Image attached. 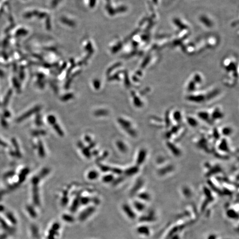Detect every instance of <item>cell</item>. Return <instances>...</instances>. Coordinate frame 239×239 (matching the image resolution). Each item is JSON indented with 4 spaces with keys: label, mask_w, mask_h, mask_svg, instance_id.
I'll list each match as a JSON object with an SVG mask.
<instances>
[{
    "label": "cell",
    "mask_w": 239,
    "mask_h": 239,
    "mask_svg": "<svg viewBox=\"0 0 239 239\" xmlns=\"http://www.w3.org/2000/svg\"><path fill=\"white\" fill-rule=\"evenodd\" d=\"M118 122L121 125L122 127L127 132L129 135L133 137L137 136V131L133 127L132 122L123 118H118Z\"/></svg>",
    "instance_id": "obj_1"
},
{
    "label": "cell",
    "mask_w": 239,
    "mask_h": 239,
    "mask_svg": "<svg viewBox=\"0 0 239 239\" xmlns=\"http://www.w3.org/2000/svg\"><path fill=\"white\" fill-rule=\"evenodd\" d=\"M148 154L147 150L145 148H141L139 150L136 158V165L139 167V166L142 165L146 161Z\"/></svg>",
    "instance_id": "obj_2"
},
{
    "label": "cell",
    "mask_w": 239,
    "mask_h": 239,
    "mask_svg": "<svg viewBox=\"0 0 239 239\" xmlns=\"http://www.w3.org/2000/svg\"><path fill=\"white\" fill-rule=\"evenodd\" d=\"M40 110V106H37V107H34L32 109L29 110L28 111L26 112L25 114L22 115L20 117L17 119V121L19 122L22 121L23 120H25V118H28L30 117L31 116H32L33 114H36L37 112H38L39 110Z\"/></svg>",
    "instance_id": "obj_3"
},
{
    "label": "cell",
    "mask_w": 239,
    "mask_h": 239,
    "mask_svg": "<svg viewBox=\"0 0 239 239\" xmlns=\"http://www.w3.org/2000/svg\"><path fill=\"white\" fill-rule=\"evenodd\" d=\"M95 208L94 207H90L89 208H88L87 209L82 211V213L79 215V219L82 221L85 220L86 218L93 214Z\"/></svg>",
    "instance_id": "obj_4"
},
{
    "label": "cell",
    "mask_w": 239,
    "mask_h": 239,
    "mask_svg": "<svg viewBox=\"0 0 239 239\" xmlns=\"http://www.w3.org/2000/svg\"><path fill=\"white\" fill-rule=\"evenodd\" d=\"M224 116V115L222 112V111H220L218 109L212 112V114L211 115V118L212 121H215L222 119Z\"/></svg>",
    "instance_id": "obj_5"
},
{
    "label": "cell",
    "mask_w": 239,
    "mask_h": 239,
    "mask_svg": "<svg viewBox=\"0 0 239 239\" xmlns=\"http://www.w3.org/2000/svg\"><path fill=\"white\" fill-rule=\"evenodd\" d=\"M116 146L118 147V150L123 154H126L128 152L129 150V148L127 146V145L123 141H120V140H118L116 141Z\"/></svg>",
    "instance_id": "obj_6"
},
{
    "label": "cell",
    "mask_w": 239,
    "mask_h": 239,
    "mask_svg": "<svg viewBox=\"0 0 239 239\" xmlns=\"http://www.w3.org/2000/svg\"><path fill=\"white\" fill-rule=\"evenodd\" d=\"M167 147L169 150H171L172 153L175 154V156L178 157L180 156L179 154H181V150L178 147L176 146L174 143H171L170 142L167 143Z\"/></svg>",
    "instance_id": "obj_7"
},
{
    "label": "cell",
    "mask_w": 239,
    "mask_h": 239,
    "mask_svg": "<svg viewBox=\"0 0 239 239\" xmlns=\"http://www.w3.org/2000/svg\"><path fill=\"white\" fill-rule=\"evenodd\" d=\"M139 171V167L136 165L126 169L124 172V173L127 176H132L137 174Z\"/></svg>",
    "instance_id": "obj_8"
},
{
    "label": "cell",
    "mask_w": 239,
    "mask_h": 239,
    "mask_svg": "<svg viewBox=\"0 0 239 239\" xmlns=\"http://www.w3.org/2000/svg\"><path fill=\"white\" fill-rule=\"evenodd\" d=\"M198 116L200 119L205 121L209 122L211 120V115L209 114V113L207 111H200L198 113Z\"/></svg>",
    "instance_id": "obj_9"
},
{
    "label": "cell",
    "mask_w": 239,
    "mask_h": 239,
    "mask_svg": "<svg viewBox=\"0 0 239 239\" xmlns=\"http://www.w3.org/2000/svg\"><path fill=\"white\" fill-rule=\"evenodd\" d=\"M173 118L175 121L179 122L182 120V112L180 111H175L173 114Z\"/></svg>",
    "instance_id": "obj_10"
},
{
    "label": "cell",
    "mask_w": 239,
    "mask_h": 239,
    "mask_svg": "<svg viewBox=\"0 0 239 239\" xmlns=\"http://www.w3.org/2000/svg\"><path fill=\"white\" fill-rule=\"evenodd\" d=\"M187 122L188 125L193 127H196L198 125V121L196 120L195 118L192 117H188L187 118Z\"/></svg>",
    "instance_id": "obj_11"
},
{
    "label": "cell",
    "mask_w": 239,
    "mask_h": 239,
    "mask_svg": "<svg viewBox=\"0 0 239 239\" xmlns=\"http://www.w3.org/2000/svg\"><path fill=\"white\" fill-rule=\"evenodd\" d=\"M222 134L225 136H229L231 135L232 133V129L230 127L225 126V127L222 129Z\"/></svg>",
    "instance_id": "obj_12"
},
{
    "label": "cell",
    "mask_w": 239,
    "mask_h": 239,
    "mask_svg": "<svg viewBox=\"0 0 239 239\" xmlns=\"http://www.w3.org/2000/svg\"><path fill=\"white\" fill-rule=\"evenodd\" d=\"M38 153H39V156L40 157H44L45 156V151H44V146L40 141L38 142Z\"/></svg>",
    "instance_id": "obj_13"
},
{
    "label": "cell",
    "mask_w": 239,
    "mask_h": 239,
    "mask_svg": "<svg viewBox=\"0 0 239 239\" xmlns=\"http://www.w3.org/2000/svg\"><path fill=\"white\" fill-rule=\"evenodd\" d=\"M98 177H99V173L95 171H91L88 174V178L91 180L95 179L98 178Z\"/></svg>",
    "instance_id": "obj_14"
},
{
    "label": "cell",
    "mask_w": 239,
    "mask_h": 239,
    "mask_svg": "<svg viewBox=\"0 0 239 239\" xmlns=\"http://www.w3.org/2000/svg\"><path fill=\"white\" fill-rule=\"evenodd\" d=\"M41 179H42V178L39 175H37V176H34V177H33V178L31 180L33 186H38L40 181L41 180Z\"/></svg>",
    "instance_id": "obj_15"
},
{
    "label": "cell",
    "mask_w": 239,
    "mask_h": 239,
    "mask_svg": "<svg viewBox=\"0 0 239 239\" xmlns=\"http://www.w3.org/2000/svg\"><path fill=\"white\" fill-rule=\"evenodd\" d=\"M173 167L171 166H166L164 167V169H162L160 171H159V174L160 173L161 175H166L168 172V171L169 172H171L173 170Z\"/></svg>",
    "instance_id": "obj_16"
},
{
    "label": "cell",
    "mask_w": 239,
    "mask_h": 239,
    "mask_svg": "<svg viewBox=\"0 0 239 239\" xmlns=\"http://www.w3.org/2000/svg\"><path fill=\"white\" fill-rule=\"evenodd\" d=\"M53 126L54 129L55 130V131L57 132L59 136H63L64 135V132L63 131V130L61 129V127L58 125L57 123L54 124Z\"/></svg>",
    "instance_id": "obj_17"
},
{
    "label": "cell",
    "mask_w": 239,
    "mask_h": 239,
    "mask_svg": "<svg viewBox=\"0 0 239 239\" xmlns=\"http://www.w3.org/2000/svg\"><path fill=\"white\" fill-rule=\"evenodd\" d=\"M109 114V111L106 110H99L96 111L94 112V115L97 116H106Z\"/></svg>",
    "instance_id": "obj_18"
},
{
    "label": "cell",
    "mask_w": 239,
    "mask_h": 239,
    "mask_svg": "<svg viewBox=\"0 0 239 239\" xmlns=\"http://www.w3.org/2000/svg\"><path fill=\"white\" fill-rule=\"evenodd\" d=\"M47 121L50 124V125H53L55 123H57L56 122V118L54 116L52 115H49L47 117Z\"/></svg>",
    "instance_id": "obj_19"
},
{
    "label": "cell",
    "mask_w": 239,
    "mask_h": 239,
    "mask_svg": "<svg viewBox=\"0 0 239 239\" xmlns=\"http://www.w3.org/2000/svg\"><path fill=\"white\" fill-rule=\"evenodd\" d=\"M114 179V176L112 175H105L103 178V181L105 183H109L112 182Z\"/></svg>",
    "instance_id": "obj_20"
},
{
    "label": "cell",
    "mask_w": 239,
    "mask_h": 239,
    "mask_svg": "<svg viewBox=\"0 0 239 239\" xmlns=\"http://www.w3.org/2000/svg\"><path fill=\"white\" fill-rule=\"evenodd\" d=\"M82 153L84 154V156L86 158H90V157H91V154H90V152L89 149H88V148H85L84 147H82Z\"/></svg>",
    "instance_id": "obj_21"
},
{
    "label": "cell",
    "mask_w": 239,
    "mask_h": 239,
    "mask_svg": "<svg viewBox=\"0 0 239 239\" xmlns=\"http://www.w3.org/2000/svg\"><path fill=\"white\" fill-rule=\"evenodd\" d=\"M46 132L44 130H37L33 131L32 133L33 135L34 136H38V135H46Z\"/></svg>",
    "instance_id": "obj_22"
},
{
    "label": "cell",
    "mask_w": 239,
    "mask_h": 239,
    "mask_svg": "<svg viewBox=\"0 0 239 239\" xmlns=\"http://www.w3.org/2000/svg\"><path fill=\"white\" fill-rule=\"evenodd\" d=\"M110 171L112 172L115 174H116V175H121L122 173V171L121 169H119V168H111Z\"/></svg>",
    "instance_id": "obj_23"
},
{
    "label": "cell",
    "mask_w": 239,
    "mask_h": 239,
    "mask_svg": "<svg viewBox=\"0 0 239 239\" xmlns=\"http://www.w3.org/2000/svg\"><path fill=\"white\" fill-rule=\"evenodd\" d=\"M100 169L103 172H108L110 171L111 168L106 166H103V165H101L100 166Z\"/></svg>",
    "instance_id": "obj_24"
},
{
    "label": "cell",
    "mask_w": 239,
    "mask_h": 239,
    "mask_svg": "<svg viewBox=\"0 0 239 239\" xmlns=\"http://www.w3.org/2000/svg\"><path fill=\"white\" fill-rule=\"evenodd\" d=\"M223 142L221 143V144H220V146H224V147H223V148H221V150H223V151H228V144H227V142Z\"/></svg>",
    "instance_id": "obj_25"
},
{
    "label": "cell",
    "mask_w": 239,
    "mask_h": 239,
    "mask_svg": "<svg viewBox=\"0 0 239 239\" xmlns=\"http://www.w3.org/2000/svg\"><path fill=\"white\" fill-rule=\"evenodd\" d=\"M90 199L88 198H82L81 199V203L82 204H86L88 202H89Z\"/></svg>",
    "instance_id": "obj_26"
},
{
    "label": "cell",
    "mask_w": 239,
    "mask_h": 239,
    "mask_svg": "<svg viewBox=\"0 0 239 239\" xmlns=\"http://www.w3.org/2000/svg\"><path fill=\"white\" fill-rule=\"evenodd\" d=\"M36 123L37 125L38 126H41L42 125V121L40 119V116H37L36 118Z\"/></svg>",
    "instance_id": "obj_27"
},
{
    "label": "cell",
    "mask_w": 239,
    "mask_h": 239,
    "mask_svg": "<svg viewBox=\"0 0 239 239\" xmlns=\"http://www.w3.org/2000/svg\"><path fill=\"white\" fill-rule=\"evenodd\" d=\"M85 139L87 141V142H91V139H90L89 136H86Z\"/></svg>",
    "instance_id": "obj_28"
},
{
    "label": "cell",
    "mask_w": 239,
    "mask_h": 239,
    "mask_svg": "<svg viewBox=\"0 0 239 239\" xmlns=\"http://www.w3.org/2000/svg\"><path fill=\"white\" fill-rule=\"evenodd\" d=\"M0 144L1 145H2L4 147H6V144L5 143L3 142L2 141H0Z\"/></svg>",
    "instance_id": "obj_29"
}]
</instances>
